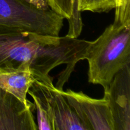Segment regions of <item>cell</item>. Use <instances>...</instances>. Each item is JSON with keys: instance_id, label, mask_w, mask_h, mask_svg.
<instances>
[{"instance_id": "12", "label": "cell", "mask_w": 130, "mask_h": 130, "mask_svg": "<svg viewBox=\"0 0 130 130\" xmlns=\"http://www.w3.org/2000/svg\"><path fill=\"white\" fill-rule=\"evenodd\" d=\"M114 24L130 27V0H117Z\"/></svg>"}, {"instance_id": "13", "label": "cell", "mask_w": 130, "mask_h": 130, "mask_svg": "<svg viewBox=\"0 0 130 130\" xmlns=\"http://www.w3.org/2000/svg\"><path fill=\"white\" fill-rule=\"evenodd\" d=\"M48 6L64 19H69L72 14L74 5L77 0H46Z\"/></svg>"}, {"instance_id": "6", "label": "cell", "mask_w": 130, "mask_h": 130, "mask_svg": "<svg viewBox=\"0 0 130 130\" xmlns=\"http://www.w3.org/2000/svg\"><path fill=\"white\" fill-rule=\"evenodd\" d=\"M34 110L31 102L26 105L0 88V130H38Z\"/></svg>"}, {"instance_id": "7", "label": "cell", "mask_w": 130, "mask_h": 130, "mask_svg": "<svg viewBox=\"0 0 130 130\" xmlns=\"http://www.w3.org/2000/svg\"><path fill=\"white\" fill-rule=\"evenodd\" d=\"M34 83L49 104L54 120L55 130H86L61 90L53 83H46L36 79Z\"/></svg>"}, {"instance_id": "9", "label": "cell", "mask_w": 130, "mask_h": 130, "mask_svg": "<svg viewBox=\"0 0 130 130\" xmlns=\"http://www.w3.org/2000/svg\"><path fill=\"white\" fill-rule=\"evenodd\" d=\"M27 94L34 100L35 109L37 112L38 129L55 130V123L46 99L36 86L34 81L32 84Z\"/></svg>"}, {"instance_id": "1", "label": "cell", "mask_w": 130, "mask_h": 130, "mask_svg": "<svg viewBox=\"0 0 130 130\" xmlns=\"http://www.w3.org/2000/svg\"><path fill=\"white\" fill-rule=\"evenodd\" d=\"M90 42L67 36L42 35L0 25V67H28L36 80L53 83L50 71L66 64V70L60 74L55 86L63 90L76 63L85 60Z\"/></svg>"}, {"instance_id": "5", "label": "cell", "mask_w": 130, "mask_h": 130, "mask_svg": "<svg viewBox=\"0 0 130 130\" xmlns=\"http://www.w3.org/2000/svg\"><path fill=\"white\" fill-rule=\"evenodd\" d=\"M114 130H130V64L118 72L104 89Z\"/></svg>"}, {"instance_id": "11", "label": "cell", "mask_w": 130, "mask_h": 130, "mask_svg": "<svg viewBox=\"0 0 130 130\" xmlns=\"http://www.w3.org/2000/svg\"><path fill=\"white\" fill-rule=\"evenodd\" d=\"M81 12L78 9L77 1L74 3L72 9V14L67 19L69 24L68 33L66 36L72 38H77L82 30L83 23L81 20Z\"/></svg>"}, {"instance_id": "4", "label": "cell", "mask_w": 130, "mask_h": 130, "mask_svg": "<svg viewBox=\"0 0 130 130\" xmlns=\"http://www.w3.org/2000/svg\"><path fill=\"white\" fill-rule=\"evenodd\" d=\"M86 130H114L112 117L105 98L93 99L83 91L61 90Z\"/></svg>"}, {"instance_id": "2", "label": "cell", "mask_w": 130, "mask_h": 130, "mask_svg": "<svg viewBox=\"0 0 130 130\" xmlns=\"http://www.w3.org/2000/svg\"><path fill=\"white\" fill-rule=\"evenodd\" d=\"M89 83L106 89L115 75L130 64V27L113 23L86 48Z\"/></svg>"}, {"instance_id": "10", "label": "cell", "mask_w": 130, "mask_h": 130, "mask_svg": "<svg viewBox=\"0 0 130 130\" xmlns=\"http://www.w3.org/2000/svg\"><path fill=\"white\" fill-rule=\"evenodd\" d=\"M77 5L80 11L108 12L116 8L117 0H77Z\"/></svg>"}, {"instance_id": "8", "label": "cell", "mask_w": 130, "mask_h": 130, "mask_svg": "<svg viewBox=\"0 0 130 130\" xmlns=\"http://www.w3.org/2000/svg\"><path fill=\"white\" fill-rule=\"evenodd\" d=\"M35 77L30 69L25 67H0V88L17 97L27 105L30 102L27 95Z\"/></svg>"}, {"instance_id": "3", "label": "cell", "mask_w": 130, "mask_h": 130, "mask_svg": "<svg viewBox=\"0 0 130 130\" xmlns=\"http://www.w3.org/2000/svg\"><path fill=\"white\" fill-rule=\"evenodd\" d=\"M63 19L50 8H41L28 0H0L1 25L57 37Z\"/></svg>"}]
</instances>
